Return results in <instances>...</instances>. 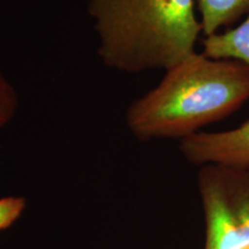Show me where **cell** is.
<instances>
[{
    "label": "cell",
    "instance_id": "obj_6",
    "mask_svg": "<svg viewBox=\"0 0 249 249\" xmlns=\"http://www.w3.org/2000/svg\"><path fill=\"white\" fill-rule=\"evenodd\" d=\"M203 37L219 33L249 13V0H196Z\"/></svg>",
    "mask_w": 249,
    "mask_h": 249
},
{
    "label": "cell",
    "instance_id": "obj_4",
    "mask_svg": "<svg viewBox=\"0 0 249 249\" xmlns=\"http://www.w3.org/2000/svg\"><path fill=\"white\" fill-rule=\"evenodd\" d=\"M180 151L194 165L218 164L249 169V120L222 132H198L180 141Z\"/></svg>",
    "mask_w": 249,
    "mask_h": 249
},
{
    "label": "cell",
    "instance_id": "obj_8",
    "mask_svg": "<svg viewBox=\"0 0 249 249\" xmlns=\"http://www.w3.org/2000/svg\"><path fill=\"white\" fill-rule=\"evenodd\" d=\"M26 198L21 196H6L0 198V231L17 222L26 209Z\"/></svg>",
    "mask_w": 249,
    "mask_h": 249
},
{
    "label": "cell",
    "instance_id": "obj_2",
    "mask_svg": "<svg viewBox=\"0 0 249 249\" xmlns=\"http://www.w3.org/2000/svg\"><path fill=\"white\" fill-rule=\"evenodd\" d=\"M105 67L127 74L166 71L196 52V0H88Z\"/></svg>",
    "mask_w": 249,
    "mask_h": 249
},
{
    "label": "cell",
    "instance_id": "obj_1",
    "mask_svg": "<svg viewBox=\"0 0 249 249\" xmlns=\"http://www.w3.org/2000/svg\"><path fill=\"white\" fill-rule=\"evenodd\" d=\"M249 101V67L194 52L165 71L157 86L134 99L127 128L141 142L179 139L223 120Z\"/></svg>",
    "mask_w": 249,
    "mask_h": 249
},
{
    "label": "cell",
    "instance_id": "obj_3",
    "mask_svg": "<svg viewBox=\"0 0 249 249\" xmlns=\"http://www.w3.org/2000/svg\"><path fill=\"white\" fill-rule=\"evenodd\" d=\"M197 187L205 220L204 249H249V169L202 165Z\"/></svg>",
    "mask_w": 249,
    "mask_h": 249
},
{
    "label": "cell",
    "instance_id": "obj_7",
    "mask_svg": "<svg viewBox=\"0 0 249 249\" xmlns=\"http://www.w3.org/2000/svg\"><path fill=\"white\" fill-rule=\"evenodd\" d=\"M18 107L20 99L17 89L0 70V129L14 119Z\"/></svg>",
    "mask_w": 249,
    "mask_h": 249
},
{
    "label": "cell",
    "instance_id": "obj_5",
    "mask_svg": "<svg viewBox=\"0 0 249 249\" xmlns=\"http://www.w3.org/2000/svg\"><path fill=\"white\" fill-rule=\"evenodd\" d=\"M202 44L208 57L231 59L249 67V13L236 26L204 37Z\"/></svg>",
    "mask_w": 249,
    "mask_h": 249
}]
</instances>
